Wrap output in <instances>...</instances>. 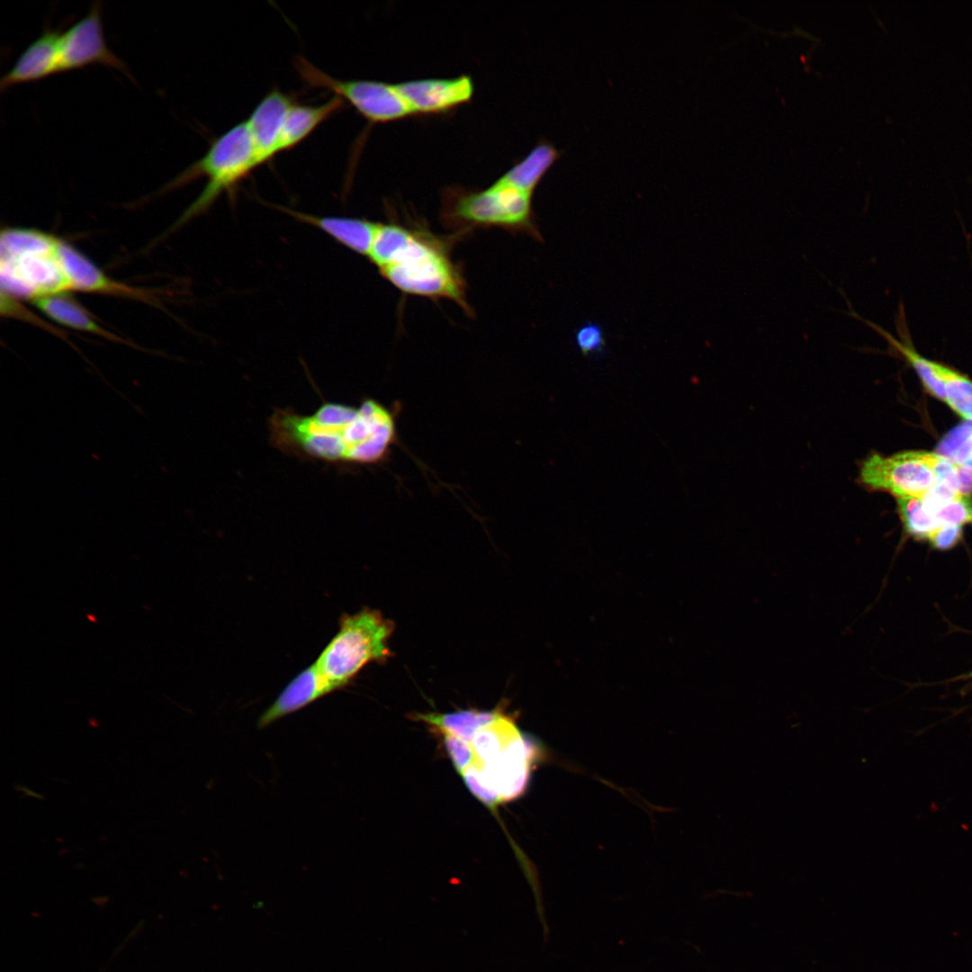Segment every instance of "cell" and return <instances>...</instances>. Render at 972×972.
Listing matches in <instances>:
<instances>
[{
	"mask_svg": "<svg viewBox=\"0 0 972 972\" xmlns=\"http://www.w3.org/2000/svg\"><path fill=\"white\" fill-rule=\"evenodd\" d=\"M958 478V491L964 497H968L972 492V469L957 464Z\"/></svg>",
	"mask_w": 972,
	"mask_h": 972,
	"instance_id": "cell-26",
	"label": "cell"
},
{
	"mask_svg": "<svg viewBox=\"0 0 972 972\" xmlns=\"http://www.w3.org/2000/svg\"><path fill=\"white\" fill-rule=\"evenodd\" d=\"M533 194L498 178L483 190L447 187L442 194L441 215L459 231L498 227L541 239L532 205Z\"/></svg>",
	"mask_w": 972,
	"mask_h": 972,
	"instance_id": "cell-6",
	"label": "cell"
},
{
	"mask_svg": "<svg viewBox=\"0 0 972 972\" xmlns=\"http://www.w3.org/2000/svg\"><path fill=\"white\" fill-rule=\"evenodd\" d=\"M940 526H962L971 521L972 505L967 497L946 503L933 513Z\"/></svg>",
	"mask_w": 972,
	"mask_h": 972,
	"instance_id": "cell-22",
	"label": "cell"
},
{
	"mask_svg": "<svg viewBox=\"0 0 972 972\" xmlns=\"http://www.w3.org/2000/svg\"><path fill=\"white\" fill-rule=\"evenodd\" d=\"M338 631L315 663L333 683L344 688L371 662H384L392 653L388 642L394 624L374 609L364 608L339 617Z\"/></svg>",
	"mask_w": 972,
	"mask_h": 972,
	"instance_id": "cell-7",
	"label": "cell"
},
{
	"mask_svg": "<svg viewBox=\"0 0 972 972\" xmlns=\"http://www.w3.org/2000/svg\"><path fill=\"white\" fill-rule=\"evenodd\" d=\"M858 482L867 490L921 499L936 482L922 452L914 451L889 456L870 454L860 464Z\"/></svg>",
	"mask_w": 972,
	"mask_h": 972,
	"instance_id": "cell-9",
	"label": "cell"
},
{
	"mask_svg": "<svg viewBox=\"0 0 972 972\" xmlns=\"http://www.w3.org/2000/svg\"><path fill=\"white\" fill-rule=\"evenodd\" d=\"M415 719L440 735L470 792L490 809L526 790L535 748L502 708L418 713Z\"/></svg>",
	"mask_w": 972,
	"mask_h": 972,
	"instance_id": "cell-1",
	"label": "cell"
},
{
	"mask_svg": "<svg viewBox=\"0 0 972 972\" xmlns=\"http://www.w3.org/2000/svg\"><path fill=\"white\" fill-rule=\"evenodd\" d=\"M922 457L935 476V483L945 486L954 492L960 494L958 491V478L956 464L936 453L922 452Z\"/></svg>",
	"mask_w": 972,
	"mask_h": 972,
	"instance_id": "cell-21",
	"label": "cell"
},
{
	"mask_svg": "<svg viewBox=\"0 0 972 972\" xmlns=\"http://www.w3.org/2000/svg\"><path fill=\"white\" fill-rule=\"evenodd\" d=\"M575 341L580 351L588 356L600 351L605 346L602 328L596 323H588L578 329Z\"/></svg>",
	"mask_w": 972,
	"mask_h": 972,
	"instance_id": "cell-24",
	"label": "cell"
},
{
	"mask_svg": "<svg viewBox=\"0 0 972 972\" xmlns=\"http://www.w3.org/2000/svg\"><path fill=\"white\" fill-rule=\"evenodd\" d=\"M60 72L103 64L132 78L127 64L108 47L103 30L102 5L94 3L87 14L60 32Z\"/></svg>",
	"mask_w": 972,
	"mask_h": 972,
	"instance_id": "cell-10",
	"label": "cell"
},
{
	"mask_svg": "<svg viewBox=\"0 0 972 972\" xmlns=\"http://www.w3.org/2000/svg\"><path fill=\"white\" fill-rule=\"evenodd\" d=\"M1 293L29 299L79 291L136 298L139 291L107 276L70 244L38 230L1 233Z\"/></svg>",
	"mask_w": 972,
	"mask_h": 972,
	"instance_id": "cell-3",
	"label": "cell"
},
{
	"mask_svg": "<svg viewBox=\"0 0 972 972\" xmlns=\"http://www.w3.org/2000/svg\"><path fill=\"white\" fill-rule=\"evenodd\" d=\"M411 115L446 112L468 103L474 93L472 78L461 75L450 78H422L395 83Z\"/></svg>",
	"mask_w": 972,
	"mask_h": 972,
	"instance_id": "cell-11",
	"label": "cell"
},
{
	"mask_svg": "<svg viewBox=\"0 0 972 972\" xmlns=\"http://www.w3.org/2000/svg\"><path fill=\"white\" fill-rule=\"evenodd\" d=\"M396 410L374 399L359 406L323 402L309 415L275 410L268 419L272 445L302 459L348 465L387 460L398 442Z\"/></svg>",
	"mask_w": 972,
	"mask_h": 972,
	"instance_id": "cell-2",
	"label": "cell"
},
{
	"mask_svg": "<svg viewBox=\"0 0 972 972\" xmlns=\"http://www.w3.org/2000/svg\"><path fill=\"white\" fill-rule=\"evenodd\" d=\"M950 461L972 469V435L956 452Z\"/></svg>",
	"mask_w": 972,
	"mask_h": 972,
	"instance_id": "cell-27",
	"label": "cell"
},
{
	"mask_svg": "<svg viewBox=\"0 0 972 972\" xmlns=\"http://www.w3.org/2000/svg\"><path fill=\"white\" fill-rule=\"evenodd\" d=\"M381 275L402 292L447 299L472 313L461 269L446 241L423 228L379 222L368 256Z\"/></svg>",
	"mask_w": 972,
	"mask_h": 972,
	"instance_id": "cell-4",
	"label": "cell"
},
{
	"mask_svg": "<svg viewBox=\"0 0 972 972\" xmlns=\"http://www.w3.org/2000/svg\"><path fill=\"white\" fill-rule=\"evenodd\" d=\"M971 435L972 420H968L953 428L941 439L936 448V454L950 461Z\"/></svg>",
	"mask_w": 972,
	"mask_h": 972,
	"instance_id": "cell-23",
	"label": "cell"
},
{
	"mask_svg": "<svg viewBox=\"0 0 972 972\" xmlns=\"http://www.w3.org/2000/svg\"><path fill=\"white\" fill-rule=\"evenodd\" d=\"M560 157V151L552 143L540 140L525 158L514 164L499 178L534 194L542 178Z\"/></svg>",
	"mask_w": 972,
	"mask_h": 972,
	"instance_id": "cell-18",
	"label": "cell"
},
{
	"mask_svg": "<svg viewBox=\"0 0 972 972\" xmlns=\"http://www.w3.org/2000/svg\"><path fill=\"white\" fill-rule=\"evenodd\" d=\"M294 102L281 91L273 90L261 99L246 120L265 162L283 152L284 125Z\"/></svg>",
	"mask_w": 972,
	"mask_h": 972,
	"instance_id": "cell-14",
	"label": "cell"
},
{
	"mask_svg": "<svg viewBox=\"0 0 972 972\" xmlns=\"http://www.w3.org/2000/svg\"><path fill=\"white\" fill-rule=\"evenodd\" d=\"M266 163L246 121L216 138L207 152L170 181L163 190H172L200 177L207 183L198 197L176 222L180 226L206 212L226 192H231L253 170Z\"/></svg>",
	"mask_w": 972,
	"mask_h": 972,
	"instance_id": "cell-5",
	"label": "cell"
},
{
	"mask_svg": "<svg viewBox=\"0 0 972 972\" xmlns=\"http://www.w3.org/2000/svg\"><path fill=\"white\" fill-rule=\"evenodd\" d=\"M295 69L309 86L326 89L349 103L373 123L412 116L396 85L376 80H342L320 70L304 57L295 59Z\"/></svg>",
	"mask_w": 972,
	"mask_h": 972,
	"instance_id": "cell-8",
	"label": "cell"
},
{
	"mask_svg": "<svg viewBox=\"0 0 972 972\" xmlns=\"http://www.w3.org/2000/svg\"><path fill=\"white\" fill-rule=\"evenodd\" d=\"M61 31L45 29L18 56L1 77L0 89L33 82L60 72L59 37Z\"/></svg>",
	"mask_w": 972,
	"mask_h": 972,
	"instance_id": "cell-13",
	"label": "cell"
},
{
	"mask_svg": "<svg viewBox=\"0 0 972 972\" xmlns=\"http://www.w3.org/2000/svg\"><path fill=\"white\" fill-rule=\"evenodd\" d=\"M971 521H972V518H971Z\"/></svg>",
	"mask_w": 972,
	"mask_h": 972,
	"instance_id": "cell-28",
	"label": "cell"
},
{
	"mask_svg": "<svg viewBox=\"0 0 972 972\" xmlns=\"http://www.w3.org/2000/svg\"><path fill=\"white\" fill-rule=\"evenodd\" d=\"M961 535V526H941L931 535L929 540L934 547L945 550L954 546Z\"/></svg>",
	"mask_w": 972,
	"mask_h": 972,
	"instance_id": "cell-25",
	"label": "cell"
},
{
	"mask_svg": "<svg viewBox=\"0 0 972 972\" xmlns=\"http://www.w3.org/2000/svg\"><path fill=\"white\" fill-rule=\"evenodd\" d=\"M278 208L296 220L322 230L348 249L368 256L379 222L361 218L316 216L283 206Z\"/></svg>",
	"mask_w": 972,
	"mask_h": 972,
	"instance_id": "cell-15",
	"label": "cell"
},
{
	"mask_svg": "<svg viewBox=\"0 0 972 972\" xmlns=\"http://www.w3.org/2000/svg\"><path fill=\"white\" fill-rule=\"evenodd\" d=\"M32 303L58 324L107 339L122 341L116 335L100 326L93 315L67 292L40 297L33 300Z\"/></svg>",
	"mask_w": 972,
	"mask_h": 972,
	"instance_id": "cell-16",
	"label": "cell"
},
{
	"mask_svg": "<svg viewBox=\"0 0 972 972\" xmlns=\"http://www.w3.org/2000/svg\"><path fill=\"white\" fill-rule=\"evenodd\" d=\"M898 513L905 531L914 537L925 539L940 526L935 518L928 512L922 500L917 497L897 498Z\"/></svg>",
	"mask_w": 972,
	"mask_h": 972,
	"instance_id": "cell-20",
	"label": "cell"
},
{
	"mask_svg": "<svg viewBox=\"0 0 972 972\" xmlns=\"http://www.w3.org/2000/svg\"><path fill=\"white\" fill-rule=\"evenodd\" d=\"M343 106L344 101L336 95L320 105H304L294 102L284 122L282 150H289L300 144Z\"/></svg>",
	"mask_w": 972,
	"mask_h": 972,
	"instance_id": "cell-17",
	"label": "cell"
},
{
	"mask_svg": "<svg viewBox=\"0 0 972 972\" xmlns=\"http://www.w3.org/2000/svg\"><path fill=\"white\" fill-rule=\"evenodd\" d=\"M340 688L329 680L314 662L294 677L257 720L259 729L291 715Z\"/></svg>",
	"mask_w": 972,
	"mask_h": 972,
	"instance_id": "cell-12",
	"label": "cell"
},
{
	"mask_svg": "<svg viewBox=\"0 0 972 972\" xmlns=\"http://www.w3.org/2000/svg\"><path fill=\"white\" fill-rule=\"evenodd\" d=\"M933 370L942 382L946 402L961 417L972 420V381L936 361H932Z\"/></svg>",
	"mask_w": 972,
	"mask_h": 972,
	"instance_id": "cell-19",
	"label": "cell"
}]
</instances>
